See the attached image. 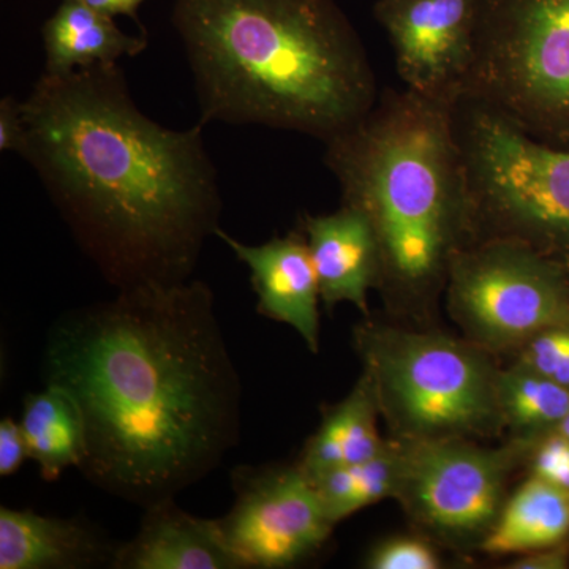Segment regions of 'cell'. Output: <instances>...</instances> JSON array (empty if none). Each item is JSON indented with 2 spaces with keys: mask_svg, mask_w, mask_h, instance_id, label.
Masks as SVG:
<instances>
[{
  "mask_svg": "<svg viewBox=\"0 0 569 569\" xmlns=\"http://www.w3.org/2000/svg\"><path fill=\"white\" fill-rule=\"evenodd\" d=\"M43 373L84 418L82 475L142 508L208 477L238 441L241 383L201 280L71 310L48 336Z\"/></svg>",
  "mask_w": 569,
  "mask_h": 569,
  "instance_id": "obj_1",
  "label": "cell"
},
{
  "mask_svg": "<svg viewBox=\"0 0 569 569\" xmlns=\"http://www.w3.org/2000/svg\"><path fill=\"white\" fill-rule=\"evenodd\" d=\"M28 458V443H26L21 425L11 418L2 419L0 422V477L13 475Z\"/></svg>",
  "mask_w": 569,
  "mask_h": 569,
  "instance_id": "obj_25",
  "label": "cell"
},
{
  "mask_svg": "<svg viewBox=\"0 0 569 569\" xmlns=\"http://www.w3.org/2000/svg\"><path fill=\"white\" fill-rule=\"evenodd\" d=\"M402 470L400 440L388 441L376 458L355 466H342L310 479L332 522L355 515L385 498H396Z\"/></svg>",
  "mask_w": 569,
  "mask_h": 569,
  "instance_id": "obj_21",
  "label": "cell"
},
{
  "mask_svg": "<svg viewBox=\"0 0 569 569\" xmlns=\"http://www.w3.org/2000/svg\"><path fill=\"white\" fill-rule=\"evenodd\" d=\"M373 14L391 40L406 88L455 103L473 59L477 0H378Z\"/></svg>",
  "mask_w": 569,
  "mask_h": 569,
  "instance_id": "obj_11",
  "label": "cell"
},
{
  "mask_svg": "<svg viewBox=\"0 0 569 569\" xmlns=\"http://www.w3.org/2000/svg\"><path fill=\"white\" fill-rule=\"evenodd\" d=\"M80 2L112 18L123 14L138 21V9L144 0H80Z\"/></svg>",
  "mask_w": 569,
  "mask_h": 569,
  "instance_id": "obj_28",
  "label": "cell"
},
{
  "mask_svg": "<svg viewBox=\"0 0 569 569\" xmlns=\"http://www.w3.org/2000/svg\"><path fill=\"white\" fill-rule=\"evenodd\" d=\"M44 71L66 74L96 66H118L122 58H137L148 48V36L122 32L114 18L80 0H63L44 22Z\"/></svg>",
  "mask_w": 569,
  "mask_h": 569,
  "instance_id": "obj_16",
  "label": "cell"
},
{
  "mask_svg": "<svg viewBox=\"0 0 569 569\" xmlns=\"http://www.w3.org/2000/svg\"><path fill=\"white\" fill-rule=\"evenodd\" d=\"M301 230L325 306L331 309L350 302L367 316V295L380 284L381 264L376 234L365 213L342 204L332 213L306 216Z\"/></svg>",
  "mask_w": 569,
  "mask_h": 569,
  "instance_id": "obj_13",
  "label": "cell"
},
{
  "mask_svg": "<svg viewBox=\"0 0 569 569\" xmlns=\"http://www.w3.org/2000/svg\"><path fill=\"white\" fill-rule=\"evenodd\" d=\"M233 488V508L217 526L241 569L293 567L331 537L336 523L298 463L241 468Z\"/></svg>",
  "mask_w": 569,
  "mask_h": 569,
  "instance_id": "obj_10",
  "label": "cell"
},
{
  "mask_svg": "<svg viewBox=\"0 0 569 569\" xmlns=\"http://www.w3.org/2000/svg\"><path fill=\"white\" fill-rule=\"evenodd\" d=\"M397 500L422 529L468 542L485 539L505 505V488L519 452L529 443L508 448L477 447L467 438L400 440Z\"/></svg>",
  "mask_w": 569,
  "mask_h": 569,
  "instance_id": "obj_9",
  "label": "cell"
},
{
  "mask_svg": "<svg viewBox=\"0 0 569 569\" xmlns=\"http://www.w3.org/2000/svg\"><path fill=\"white\" fill-rule=\"evenodd\" d=\"M451 119L466 170L470 244L518 242L569 268V149L533 140L471 97L452 103Z\"/></svg>",
  "mask_w": 569,
  "mask_h": 569,
  "instance_id": "obj_5",
  "label": "cell"
},
{
  "mask_svg": "<svg viewBox=\"0 0 569 569\" xmlns=\"http://www.w3.org/2000/svg\"><path fill=\"white\" fill-rule=\"evenodd\" d=\"M21 107V157L104 280L118 290L190 280L222 213L203 126L142 114L119 66L43 73Z\"/></svg>",
  "mask_w": 569,
  "mask_h": 569,
  "instance_id": "obj_2",
  "label": "cell"
},
{
  "mask_svg": "<svg viewBox=\"0 0 569 569\" xmlns=\"http://www.w3.org/2000/svg\"><path fill=\"white\" fill-rule=\"evenodd\" d=\"M569 492L531 477L505 501L492 529L479 542L490 556H512L567 541Z\"/></svg>",
  "mask_w": 569,
  "mask_h": 569,
  "instance_id": "obj_18",
  "label": "cell"
},
{
  "mask_svg": "<svg viewBox=\"0 0 569 569\" xmlns=\"http://www.w3.org/2000/svg\"><path fill=\"white\" fill-rule=\"evenodd\" d=\"M451 107L388 89L353 129L325 144L343 204L365 213L376 234L378 287L397 301L425 302L447 287L456 254L470 244Z\"/></svg>",
  "mask_w": 569,
  "mask_h": 569,
  "instance_id": "obj_4",
  "label": "cell"
},
{
  "mask_svg": "<svg viewBox=\"0 0 569 569\" xmlns=\"http://www.w3.org/2000/svg\"><path fill=\"white\" fill-rule=\"evenodd\" d=\"M356 347L399 440L467 438L501 426L497 370L471 343L365 323Z\"/></svg>",
  "mask_w": 569,
  "mask_h": 569,
  "instance_id": "obj_6",
  "label": "cell"
},
{
  "mask_svg": "<svg viewBox=\"0 0 569 569\" xmlns=\"http://www.w3.org/2000/svg\"><path fill=\"white\" fill-rule=\"evenodd\" d=\"M569 567V545H560L520 553L519 559L512 560L508 568L512 569H565Z\"/></svg>",
  "mask_w": 569,
  "mask_h": 569,
  "instance_id": "obj_27",
  "label": "cell"
},
{
  "mask_svg": "<svg viewBox=\"0 0 569 569\" xmlns=\"http://www.w3.org/2000/svg\"><path fill=\"white\" fill-rule=\"evenodd\" d=\"M367 568L437 569L441 567L436 549L425 539L400 537L388 539L369 553Z\"/></svg>",
  "mask_w": 569,
  "mask_h": 569,
  "instance_id": "obj_23",
  "label": "cell"
},
{
  "mask_svg": "<svg viewBox=\"0 0 569 569\" xmlns=\"http://www.w3.org/2000/svg\"><path fill=\"white\" fill-rule=\"evenodd\" d=\"M496 392L501 426L523 443L556 432L569 413V389L520 362L497 370Z\"/></svg>",
  "mask_w": 569,
  "mask_h": 569,
  "instance_id": "obj_20",
  "label": "cell"
},
{
  "mask_svg": "<svg viewBox=\"0 0 569 569\" xmlns=\"http://www.w3.org/2000/svg\"><path fill=\"white\" fill-rule=\"evenodd\" d=\"M29 459L40 467L41 478L56 481L69 467H80L88 449L84 418L69 391L47 385L26 397L20 421Z\"/></svg>",
  "mask_w": 569,
  "mask_h": 569,
  "instance_id": "obj_19",
  "label": "cell"
},
{
  "mask_svg": "<svg viewBox=\"0 0 569 569\" xmlns=\"http://www.w3.org/2000/svg\"><path fill=\"white\" fill-rule=\"evenodd\" d=\"M26 146V123L21 102L13 97L0 100V151L22 153Z\"/></svg>",
  "mask_w": 569,
  "mask_h": 569,
  "instance_id": "obj_26",
  "label": "cell"
},
{
  "mask_svg": "<svg viewBox=\"0 0 569 569\" xmlns=\"http://www.w3.org/2000/svg\"><path fill=\"white\" fill-rule=\"evenodd\" d=\"M531 475L569 492V440L559 430L539 441L531 460Z\"/></svg>",
  "mask_w": 569,
  "mask_h": 569,
  "instance_id": "obj_24",
  "label": "cell"
},
{
  "mask_svg": "<svg viewBox=\"0 0 569 569\" xmlns=\"http://www.w3.org/2000/svg\"><path fill=\"white\" fill-rule=\"evenodd\" d=\"M116 569H241L216 520L194 518L173 500L146 508L140 530L116 549Z\"/></svg>",
  "mask_w": 569,
  "mask_h": 569,
  "instance_id": "obj_14",
  "label": "cell"
},
{
  "mask_svg": "<svg viewBox=\"0 0 569 569\" xmlns=\"http://www.w3.org/2000/svg\"><path fill=\"white\" fill-rule=\"evenodd\" d=\"M557 430H559L560 433H563V436L567 437L569 440V413L567 415V418H565L563 421H561V425Z\"/></svg>",
  "mask_w": 569,
  "mask_h": 569,
  "instance_id": "obj_29",
  "label": "cell"
},
{
  "mask_svg": "<svg viewBox=\"0 0 569 569\" xmlns=\"http://www.w3.org/2000/svg\"><path fill=\"white\" fill-rule=\"evenodd\" d=\"M114 553L110 542L81 520L0 508V569L111 567Z\"/></svg>",
  "mask_w": 569,
  "mask_h": 569,
  "instance_id": "obj_15",
  "label": "cell"
},
{
  "mask_svg": "<svg viewBox=\"0 0 569 569\" xmlns=\"http://www.w3.org/2000/svg\"><path fill=\"white\" fill-rule=\"evenodd\" d=\"M217 238L252 272L258 312L291 326L310 351L320 347V284L305 231H293L260 246H247L219 228Z\"/></svg>",
  "mask_w": 569,
  "mask_h": 569,
  "instance_id": "obj_12",
  "label": "cell"
},
{
  "mask_svg": "<svg viewBox=\"0 0 569 569\" xmlns=\"http://www.w3.org/2000/svg\"><path fill=\"white\" fill-rule=\"evenodd\" d=\"M201 126L290 130L329 142L372 110L376 74L336 0H176Z\"/></svg>",
  "mask_w": 569,
  "mask_h": 569,
  "instance_id": "obj_3",
  "label": "cell"
},
{
  "mask_svg": "<svg viewBox=\"0 0 569 569\" xmlns=\"http://www.w3.org/2000/svg\"><path fill=\"white\" fill-rule=\"evenodd\" d=\"M520 348V365L569 389V325L539 332Z\"/></svg>",
  "mask_w": 569,
  "mask_h": 569,
  "instance_id": "obj_22",
  "label": "cell"
},
{
  "mask_svg": "<svg viewBox=\"0 0 569 569\" xmlns=\"http://www.w3.org/2000/svg\"><path fill=\"white\" fill-rule=\"evenodd\" d=\"M449 309L478 346L503 350L569 325V268L530 247L482 241L449 269Z\"/></svg>",
  "mask_w": 569,
  "mask_h": 569,
  "instance_id": "obj_8",
  "label": "cell"
},
{
  "mask_svg": "<svg viewBox=\"0 0 569 569\" xmlns=\"http://www.w3.org/2000/svg\"><path fill=\"white\" fill-rule=\"evenodd\" d=\"M376 391L369 376L362 372L353 391L326 411L321 426L307 441L298 466L313 479L342 466H355L376 458L387 447L377 429Z\"/></svg>",
  "mask_w": 569,
  "mask_h": 569,
  "instance_id": "obj_17",
  "label": "cell"
},
{
  "mask_svg": "<svg viewBox=\"0 0 569 569\" xmlns=\"http://www.w3.org/2000/svg\"><path fill=\"white\" fill-rule=\"evenodd\" d=\"M462 96L533 140L569 149V0H477Z\"/></svg>",
  "mask_w": 569,
  "mask_h": 569,
  "instance_id": "obj_7",
  "label": "cell"
}]
</instances>
